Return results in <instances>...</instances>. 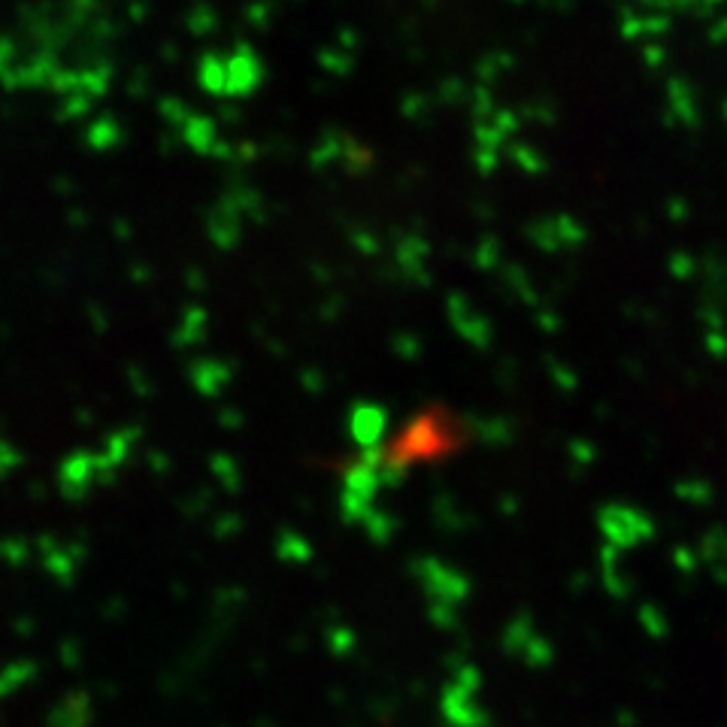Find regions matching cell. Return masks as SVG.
I'll return each instance as SVG.
<instances>
[]
</instances>
